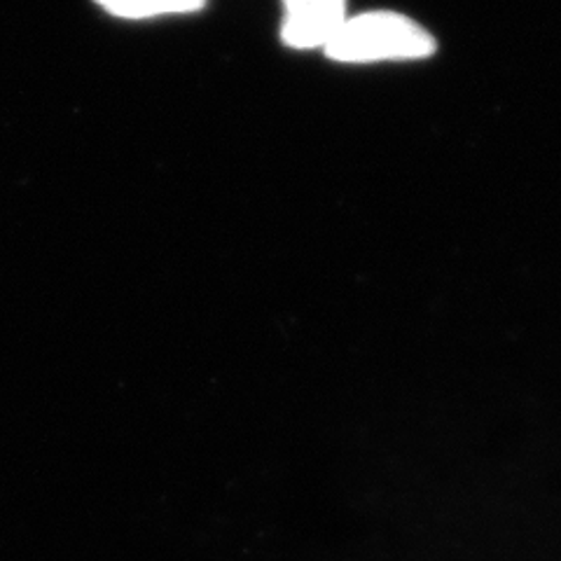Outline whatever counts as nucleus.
<instances>
[{
  "label": "nucleus",
  "instance_id": "nucleus-1",
  "mask_svg": "<svg viewBox=\"0 0 561 561\" xmlns=\"http://www.w3.org/2000/svg\"><path fill=\"white\" fill-rule=\"evenodd\" d=\"M433 49L428 31L393 12H367L354 20L346 16L325 45L328 55L337 61L419 59Z\"/></svg>",
  "mask_w": 561,
  "mask_h": 561
},
{
  "label": "nucleus",
  "instance_id": "nucleus-2",
  "mask_svg": "<svg viewBox=\"0 0 561 561\" xmlns=\"http://www.w3.org/2000/svg\"><path fill=\"white\" fill-rule=\"evenodd\" d=\"M284 41L290 47H325L346 20V0H284Z\"/></svg>",
  "mask_w": 561,
  "mask_h": 561
},
{
  "label": "nucleus",
  "instance_id": "nucleus-3",
  "mask_svg": "<svg viewBox=\"0 0 561 561\" xmlns=\"http://www.w3.org/2000/svg\"><path fill=\"white\" fill-rule=\"evenodd\" d=\"M96 3L119 16H150L197 10L204 5V0H96Z\"/></svg>",
  "mask_w": 561,
  "mask_h": 561
}]
</instances>
